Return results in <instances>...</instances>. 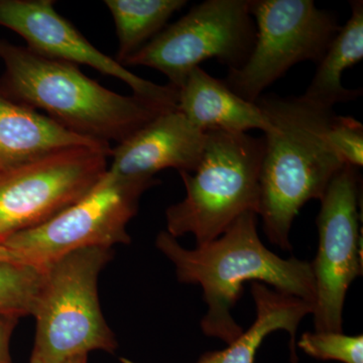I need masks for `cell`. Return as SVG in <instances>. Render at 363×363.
I'll use <instances>...</instances> for the list:
<instances>
[{"mask_svg":"<svg viewBox=\"0 0 363 363\" xmlns=\"http://www.w3.org/2000/svg\"><path fill=\"white\" fill-rule=\"evenodd\" d=\"M259 215H241L218 238L194 250L182 247L167 231L157 234V250L175 266L177 278L201 286L207 312L203 333L227 345L243 333L233 316L245 281H259L286 295L302 298L314 308L316 286L310 262L281 259L260 240Z\"/></svg>","mask_w":363,"mask_h":363,"instance_id":"1","label":"cell"},{"mask_svg":"<svg viewBox=\"0 0 363 363\" xmlns=\"http://www.w3.org/2000/svg\"><path fill=\"white\" fill-rule=\"evenodd\" d=\"M255 104L272 125L264 138L259 216L267 240L291 252V228L298 212L306 203L323 198L344 166L327 138L335 113L302 95L262 96Z\"/></svg>","mask_w":363,"mask_h":363,"instance_id":"2","label":"cell"},{"mask_svg":"<svg viewBox=\"0 0 363 363\" xmlns=\"http://www.w3.org/2000/svg\"><path fill=\"white\" fill-rule=\"evenodd\" d=\"M0 60L6 67L0 79L1 96L43 109L66 130L94 142L118 145L173 109L133 94H118L88 78L77 65L2 39Z\"/></svg>","mask_w":363,"mask_h":363,"instance_id":"3","label":"cell"},{"mask_svg":"<svg viewBox=\"0 0 363 363\" xmlns=\"http://www.w3.org/2000/svg\"><path fill=\"white\" fill-rule=\"evenodd\" d=\"M207 133L204 152L192 173L181 172L186 196L166 210L167 233L193 234L197 247L225 233L241 215H259L264 138L247 133Z\"/></svg>","mask_w":363,"mask_h":363,"instance_id":"4","label":"cell"},{"mask_svg":"<svg viewBox=\"0 0 363 363\" xmlns=\"http://www.w3.org/2000/svg\"><path fill=\"white\" fill-rule=\"evenodd\" d=\"M113 257L111 248L87 247L67 253L43 267L32 357L62 363L94 350L118 347L98 296L100 272Z\"/></svg>","mask_w":363,"mask_h":363,"instance_id":"5","label":"cell"},{"mask_svg":"<svg viewBox=\"0 0 363 363\" xmlns=\"http://www.w3.org/2000/svg\"><path fill=\"white\" fill-rule=\"evenodd\" d=\"M155 177L128 178L107 172L85 197L43 225L7 238L2 245L23 262L40 267L74 250L130 245L128 225Z\"/></svg>","mask_w":363,"mask_h":363,"instance_id":"6","label":"cell"},{"mask_svg":"<svg viewBox=\"0 0 363 363\" xmlns=\"http://www.w3.org/2000/svg\"><path fill=\"white\" fill-rule=\"evenodd\" d=\"M250 13L255 26L252 51L223 81L252 104L293 66L319 63L341 28L313 0H250Z\"/></svg>","mask_w":363,"mask_h":363,"instance_id":"7","label":"cell"},{"mask_svg":"<svg viewBox=\"0 0 363 363\" xmlns=\"http://www.w3.org/2000/svg\"><path fill=\"white\" fill-rule=\"evenodd\" d=\"M255 38L250 0H206L164 28L123 66L160 71L179 90L189 74L208 60H217L229 70L240 68Z\"/></svg>","mask_w":363,"mask_h":363,"instance_id":"8","label":"cell"},{"mask_svg":"<svg viewBox=\"0 0 363 363\" xmlns=\"http://www.w3.org/2000/svg\"><path fill=\"white\" fill-rule=\"evenodd\" d=\"M111 145L59 150L0 175V245L51 220L108 172Z\"/></svg>","mask_w":363,"mask_h":363,"instance_id":"9","label":"cell"},{"mask_svg":"<svg viewBox=\"0 0 363 363\" xmlns=\"http://www.w3.org/2000/svg\"><path fill=\"white\" fill-rule=\"evenodd\" d=\"M359 184L358 169L344 164L320 200L319 245L311 262L316 286L312 313L315 331L343 332L346 293L362 274Z\"/></svg>","mask_w":363,"mask_h":363,"instance_id":"10","label":"cell"},{"mask_svg":"<svg viewBox=\"0 0 363 363\" xmlns=\"http://www.w3.org/2000/svg\"><path fill=\"white\" fill-rule=\"evenodd\" d=\"M51 0H0V26L21 35L28 49L47 58L86 65L119 79L135 96L168 108H177L179 90L159 85L131 73L116 60L97 50L55 9Z\"/></svg>","mask_w":363,"mask_h":363,"instance_id":"11","label":"cell"},{"mask_svg":"<svg viewBox=\"0 0 363 363\" xmlns=\"http://www.w3.org/2000/svg\"><path fill=\"white\" fill-rule=\"evenodd\" d=\"M206 140V133L178 109H171L112 149L108 171L128 178L155 177L164 169L192 173L201 161Z\"/></svg>","mask_w":363,"mask_h":363,"instance_id":"12","label":"cell"},{"mask_svg":"<svg viewBox=\"0 0 363 363\" xmlns=\"http://www.w3.org/2000/svg\"><path fill=\"white\" fill-rule=\"evenodd\" d=\"M177 109L203 133L259 130L267 133L272 130L259 105L238 96L223 80L201 67L191 72L179 89Z\"/></svg>","mask_w":363,"mask_h":363,"instance_id":"13","label":"cell"},{"mask_svg":"<svg viewBox=\"0 0 363 363\" xmlns=\"http://www.w3.org/2000/svg\"><path fill=\"white\" fill-rule=\"evenodd\" d=\"M111 145L71 133L49 116L0 95V175L52 152Z\"/></svg>","mask_w":363,"mask_h":363,"instance_id":"14","label":"cell"},{"mask_svg":"<svg viewBox=\"0 0 363 363\" xmlns=\"http://www.w3.org/2000/svg\"><path fill=\"white\" fill-rule=\"evenodd\" d=\"M252 295L257 313L252 326L228 344L225 350L203 353L195 363H255L262 341L272 332L278 330L290 334L291 360L298 363V327L306 316L312 314L313 306L302 298L279 293L259 281L252 283Z\"/></svg>","mask_w":363,"mask_h":363,"instance_id":"15","label":"cell"},{"mask_svg":"<svg viewBox=\"0 0 363 363\" xmlns=\"http://www.w3.org/2000/svg\"><path fill=\"white\" fill-rule=\"evenodd\" d=\"M351 16L332 40L316 73L304 94L305 99L333 109L334 105L350 102L362 91L342 84L343 73L363 58V2H350Z\"/></svg>","mask_w":363,"mask_h":363,"instance_id":"16","label":"cell"},{"mask_svg":"<svg viewBox=\"0 0 363 363\" xmlns=\"http://www.w3.org/2000/svg\"><path fill=\"white\" fill-rule=\"evenodd\" d=\"M118 38L116 61L124 62L164 30L174 13L187 6L186 0H105Z\"/></svg>","mask_w":363,"mask_h":363,"instance_id":"17","label":"cell"},{"mask_svg":"<svg viewBox=\"0 0 363 363\" xmlns=\"http://www.w3.org/2000/svg\"><path fill=\"white\" fill-rule=\"evenodd\" d=\"M40 267L0 262V316H33L43 284Z\"/></svg>","mask_w":363,"mask_h":363,"instance_id":"18","label":"cell"},{"mask_svg":"<svg viewBox=\"0 0 363 363\" xmlns=\"http://www.w3.org/2000/svg\"><path fill=\"white\" fill-rule=\"evenodd\" d=\"M306 354L320 360L363 363V336L343 332H306L298 342Z\"/></svg>","mask_w":363,"mask_h":363,"instance_id":"19","label":"cell"},{"mask_svg":"<svg viewBox=\"0 0 363 363\" xmlns=\"http://www.w3.org/2000/svg\"><path fill=\"white\" fill-rule=\"evenodd\" d=\"M329 145L344 164H363V125L351 116L334 114L327 131Z\"/></svg>","mask_w":363,"mask_h":363,"instance_id":"20","label":"cell"},{"mask_svg":"<svg viewBox=\"0 0 363 363\" xmlns=\"http://www.w3.org/2000/svg\"><path fill=\"white\" fill-rule=\"evenodd\" d=\"M18 320L16 317L0 316V363H13L11 340Z\"/></svg>","mask_w":363,"mask_h":363,"instance_id":"21","label":"cell"},{"mask_svg":"<svg viewBox=\"0 0 363 363\" xmlns=\"http://www.w3.org/2000/svg\"><path fill=\"white\" fill-rule=\"evenodd\" d=\"M0 262H23L16 257V253H13L11 250H9V248L2 245H0Z\"/></svg>","mask_w":363,"mask_h":363,"instance_id":"22","label":"cell"},{"mask_svg":"<svg viewBox=\"0 0 363 363\" xmlns=\"http://www.w3.org/2000/svg\"><path fill=\"white\" fill-rule=\"evenodd\" d=\"M87 362L88 355H78V357L69 358V359L62 363H87Z\"/></svg>","mask_w":363,"mask_h":363,"instance_id":"23","label":"cell"},{"mask_svg":"<svg viewBox=\"0 0 363 363\" xmlns=\"http://www.w3.org/2000/svg\"><path fill=\"white\" fill-rule=\"evenodd\" d=\"M30 363H44V362H40L39 358L32 357H30Z\"/></svg>","mask_w":363,"mask_h":363,"instance_id":"24","label":"cell"}]
</instances>
